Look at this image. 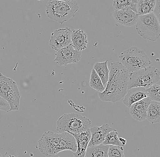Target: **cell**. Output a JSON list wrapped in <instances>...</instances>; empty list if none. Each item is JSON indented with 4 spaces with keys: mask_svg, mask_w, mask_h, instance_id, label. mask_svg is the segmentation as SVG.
<instances>
[{
    "mask_svg": "<svg viewBox=\"0 0 160 157\" xmlns=\"http://www.w3.org/2000/svg\"><path fill=\"white\" fill-rule=\"evenodd\" d=\"M128 72L119 61L112 62L105 90L98 94L100 100L115 103L123 98L128 91Z\"/></svg>",
    "mask_w": 160,
    "mask_h": 157,
    "instance_id": "1",
    "label": "cell"
},
{
    "mask_svg": "<svg viewBox=\"0 0 160 157\" xmlns=\"http://www.w3.org/2000/svg\"><path fill=\"white\" fill-rule=\"evenodd\" d=\"M38 143L40 153L47 157L53 156L63 151L70 150L74 153L77 150L74 137L67 132L60 134L45 132Z\"/></svg>",
    "mask_w": 160,
    "mask_h": 157,
    "instance_id": "2",
    "label": "cell"
},
{
    "mask_svg": "<svg viewBox=\"0 0 160 157\" xmlns=\"http://www.w3.org/2000/svg\"><path fill=\"white\" fill-rule=\"evenodd\" d=\"M78 9L76 0L70 2L49 0L46 5V13L50 19L62 24L74 17Z\"/></svg>",
    "mask_w": 160,
    "mask_h": 157,
    "instance_id": "3",
    "label": "cell"
},
{
    "mask_svg": "<svg viewBox=\"0 0 160 157\" xmlns=\"http://www.w3.org/2000/svg\"><path fill=\"white\" fill-rule=\"evenodd\" d=\"M91 124V121L84 116L76 113L64 114L57 121V130L60 133L78 134L89 130Z\"/></svg>",
    "mask_w": 160,
    "mask_h": 157,
    "instance_id": "4",
    "label": "cell"
},
{
    "mask_svg": "<svg viewBox=\"0 0 160 157\" xmlns=\"http://www.w3.org/2000/svg\"><path fill=\"white\" fill-rule=\"evenodd\" d=\"M120 62L129 73L149 66V58L142 50L132 47L123 51L119 56Z\"/></svg>",
    "mask_w": 160,
    "mask_h": 157,
    "instance_id": "5",
    "label": "cell"
},
{
    "mask_svg": "<svg viewBox=\"0 0 160 157\" xmlns=\"http://www.w3.org/2000/svg\"><path fill=\"white\" fill-rule=\"evenodd\" d=\"M160 80V71L154 66L147 67L129 73L128 89L133 87L147 89Z\"/></svg>",
    "mask_w": 160,
    "mask_h": 157,
    "instance_id": "6",
    "label": "cell"
},
{
    "mask_svg": "<svg viewBox=\"0 0 160 157\" xmlns=\"http://www.w3.org/2000/svg\"><path fill=\"white\" fill-rule=\"evenodd\" d=\"M136 29L138 34L144 39L155 42L160 38V21L153 13L139 16Z\"/></svg>",
    "mask_w": 160,
    "mask_h": 157,
    "instance_id": "7",
    "label": "cell"
},
{
    "mask_svg": "<svg viewBox=\"0 0 160 157\" xmlns=\"http://www.w3.org/2000/svg\"><path fill=\"white\" fill-rule=\"evenodd\" d=\"M0 96L9 104L8 112L19 109L21 93L16 82L0 73Z\"/></svg>",
    "mask_w": 160,
    "mask_h": 157,
    "instance_id": "8",
    "label": "cell"
},
{
    "mask_svg": "<svg viewBox=\"0 0 160 157\" xmlns=\"http://www.w3.org/2000/svg\"><path fill=\"white\" fill-rule=\"evenodd\" d=\"M82 52L75 50L72 44L56 51L54 61L59 66H66L68 64L78 63L81 59Z\"/></svg>",
    "mask_w": 160,
    "mask_h": 157,
    "instance_id": "9",
    "label": "cell"
},
{
    "mask_svg": "<svg viewBox=\"0 0 160 157\" xmlns=\"http://www.w3.org/2000/svg\"><path fill=\"white\" fill-rule=\"evenodd\" d=\"M72 31L69 28L59 29L51 34L49 46L52 49L58 51L71 44Z\"/></svg>",
    "mask_w": 160,
    "mask_h": 157,
    "instance_id": "10",
    "label": "cell"
},
{
    "mask_svg": "<svg viewBox=\"0 0 160 157\" xmlns=\"http://www.w3.org/2000/svg\"><path fill=\"white\" fill-rule=\"evenodd\" d=\"M113 16L118 23L131 27L136 25L139 15L131 10H114Z\"/></svg>",
    "mask_w": 160,
    "mask_h": 157,
    "instance_id": "11",
    "label": "cell"
},
{
    "mask_svg": "<svg viewBox=\"0 0 160 157\" xmlns=\"http://www.w3.org/2000/svg\"><path fill=\"white\" fill-rule=\"evenodd\" d=\"M89 130L91 138L88 147L91 146L102 144L104 141L107 135L114 130L110 127L108 124H105L100 127L95 126L93 127H91Z\"/></svg>",
    "mask_w": 160,
    "mask_h": 157,
    "instance_id": "12",
    "label": "cell"
},
{
    "mask_svg": "<svg viewBox=\"0 0 160 157\" xmlns=\"http://www.w3.org/2000/svg\"><path fill=\"white\" fill-rule=\"evenodd\" d=\"M151 100L149 97L135 103L130 106V114L132 117L138 121L145 120L147 110Z\"/></svg>",
    "mask_w": 160,
    "mask_h": 157,
    "instance_id": "13",
    "label": "cell"
},
{
    "mask_svg": "<svg viewBox=\"0 0 160 157\" xmlns=\"http://www.w3.org/2000/svg\"><path fill=\"white\" fill-rule=\"evenodd\" d=\"M74 137L77 143V150L73 153L74 157H85L88 145L91 140L90 130L78 134L70 133Z\"/></svg>",
    "mask_w": 160,
    "mask_h": 157,
    "instance_id": "14",
    "label": "cell"
},
{
    "mask_svg": "<svg viewBox=\"0 0 160 157\" xmlns=\"http://www.w3.org/2000/svg\"><path fill=\"white\" fill-rule=\"evenodd\" d=\"M148 97V92L145 88L141 87L132 88L128 90L123 102L126 106L130 108L132 104Z\"/></svg>",
    "mask_w": 160,
    "mask_h": 157,
    "instance_id": "15",
    "label": "cell"
},
{
    "mask_svg": "<svg viewBox=\"0 0 160 157\" xmlns=\"http://www.w3.org/2000/svg\"><path fill=\"white\" fill-rule=\"evenodd\" d=\"M88 43L87 34L83 30L78 29L72 31L71 44L75 50L82 52L87 48Z\"/></svg>",
    "mask_w": 160,
    "mask_h": 157,
    "instance_id": "16",
    "label": "cell"
},
{
    "mask_svg": "<svg viewBox=\"0 0 160 157\" xmlns=\"http://www.w3.org/2000/svg\"><path fill=\"white\" fill-rule=\"evenodd\" d=\"M146 119L154 124L160 121V103L151 101L147 110Z\"/></svg>",
    "mask_w": 160,
    "mask_h": 157,
    "instance_id": "17",
    "label": "cell"
},
{
    "mask_svg": "<svg viewBox=\"0 0 160 157\" xmlns=\"http://www.w3.org/2000/svg\"><path fill=\"white\" fill-rule=\"evenodd\" d=\"M109 145L100 144L96 145L91 146L87 148L86 157H108Z\"/></svg>",
    "mask_w": 160,
    "mask_h": 157,
    "instance_id": "18",
    "label": "cell"
},
{
    "mask_svg": "<svg viewBox=\"0 0 160 157\" xmlns=\"http://www.w3.org/2000/svg\"><path fill=\"white\" fill-rule=\"evenodd\" d=\"M108 60L102 62H98L95 64L93 67L102 80V83L105 88L108 81L110 72L109 70L108 67Z\"/></svg>",
    "mask_w": 160,
    "mask_h": 157,
    "instance_id": "19",
    "label": "cell"
},
{
    "mask_svg": "<svg viewBox=\"0 0 160 157\" xmlns=\"http://www.w3.org/2000/svg\"><path fill=\"white\" fill-rule=\"evenodd\" d=\"M139 0H114L112 6L114 10H131L137 13Z\"/></svg>",
    "mask_w": 160,
    "mask_h": 157,
    "instance_id": "20",
    "label": "cell"
},
{
    "mask_svg": "<svg viewBox=\"0 0 160 157\" xmlns=\"http://www.w3.org/2000/svg\"><path fill=\"white\" fill-rule=\"evenodd\" d=\"M155 3L156 0H139L137 5V13L140 16L152 13Z\"/></svg>",
    "mask_w": 160,
    "mask_h": 157,
    "instance_id": "21",
    "label": "cell"
},
{
    "mask_svg": "<svg viewBox=\"0 0 160 157\" xmlns=\"http://www.w3.org/2000/svg\"><path fill=\"white\" fill-rule=\"evenodd\" d=\"M89 85L91 87L99 93L102 92L105 90V88L103 85L102 80L93 68L92 69L91 72Z\"/></svg>",
    "mask_w": 160,
    "mask_h": 157,
    "instance_id": "22",
    "label": "cell"
},
{
    "mask_svg": "<svg viewBox=\"0 0 160 157\" xmlns=\"http://www.w3.org/2000/svg\"><path fill=\"white\" fill-rule=\"evenodd\" d=\"M102 144L104 145H109L118 146L119 147L123 146L120 142L119 138L118 137V132L115 130L110 132L107 135Z\"/></svg>",
    "mask_w": 160,
    "mask_h": 157,
    "instance_id": "23",
    "label": "cell"
},
{
    "mask_svg": "<svg viewBox=\"0 0 160 157\" xmlns=\"http://www.w3.org/2000/svg\"><path fill=\"white\" fill-rule=\"evenodd\" d=\"M148 94V96L151 101L160 102V86L159 84L156 83L152 85L146 89Z\"/></svg>",
    "mask_w": 160,
    "mask_h": 157,
    "instance_id": "24",
    "label": "cell"
},
{
    "mask_svg": "<svg viewBox=\"0 0 160 157\" xmlns=\"http://www.w3.org/2000/svg\"><path fill=\"white\" fill-rule=\"evenodd\" d=\"M123 147L110 145L108 155V157H124Z\"/></svg>",
    "mask_w": 160,
    "mask_h": 157,
    "instance_id": "25",
    "label": "cell"
},
{
    "mask_svg": "<svg viewBox=\"0 0 160 157\" xmlns=\"http://www.w3.org/2000/svg\"><path fill=\"white\" fill-rule=\"evenodd\" d=\"M10 109L9 104L4 99L0 96V110L6 112H8Z\"/></svg>",
    "mask_w": 160,
    "mask_h": 157,
    "instance_id": "26",
    "label": "cell"
},
{
    "mask_svg": "<svg viewBox=\"0 0 160 157\" xmlns=\"http://www.w3.org/2000/svg\"><path fill=\"white\" fill-rule=\"evenodd\" d=\"M160 0H156L154 9L153 13L156 16L158 20L160 21Z\"/></svg>",
    "mask_w": 160,
    "mask_h": 157,
    "instance_id": "27",
    "label": "cell"
},
{
    "mask_svg": "<svg viewBox=\"0 0 160 157\" xmlns=\"http://www.w3.org/2000/svg\"><path fill=\"white\" fill-rule=\"evenodd\" d=\"M119 140L120 142L121 143V144H122L124 146L126 145V142H127V140H126V139H124V138H119Z\"/></svg>",
    "mask_w": 160,
    "mask_h": 157,
    "instance_id": "28",
    "label": "cell"
},
{
    "mask_svg": "<svg viewBox=\"0 0 160 157\" xmlns=\"http://www.w3.org/2000/svg\"><path fill=\"white\" fill-rule=\"evenodd\" d=\"M57 1H62L65 2H70L73 1V0H57Z\"/></svg>",
    "mask_w": 160,
    "mask_h": 157,
    "instance_id": "29",
    "label": "cell"
},
{
    "mask_svg": "<svg viewBox=\"0 0 160 157\" xmlns=\"http://www.w3.org/2000/svg\"><path fill=\"white\" fill-rule=\"evenodd\" d=\"M5 157H18V156H16L11 155H9Z\"/></svg>",
    "mask_w": 160,
    "mask_h": 157,
    "instance_id": "30",
    "label": "cell"
},
{
    "mask_svg": "<svg viewBox=\"0 0 160 157\" xmlns=\"http://www.w3.org/2000/svg\"><path fill=\"white\" fill-rule=\"evenodd\" d=\"M0 157H2V155H1V153H0Z\"/></svg>",
    "mask_w": 160,
    "mask_h": 157,
    "instance_id": "31",
    "label": "cell"
},
{
    "mask_svg": "<svg viewBox=\"0 0 160 157\" xmlns=\"http://www.w3.org/2000/svg\"><path fill=\"white\" fill-rule=\"evenodd\" d=\"M38 1H43V0H38Z\"/></svg>",
    "mask_w": 160,
    "mask_h": 157,
    "instance_id": "32",
    "label": "cell"
}]
</instances>
